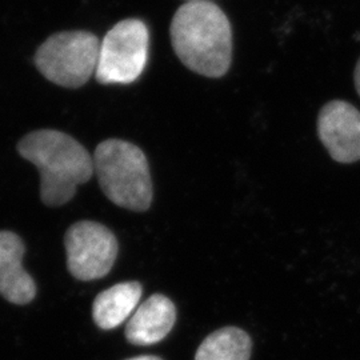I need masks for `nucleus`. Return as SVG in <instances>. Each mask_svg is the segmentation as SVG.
Returning <instances> with one entry per match:
<instances>
[{
    "instance_id": "obj_2",
    "label": "nucleus",
    "mask_w": 360,
    "mask_h": 360,
    "mask_svg": "<svg viewBox=\"0 0 360 360\" xmlns=\"http://www.w3.org/2000/svg\"><path fill=\"white\" fill-rule=\"evenodd\" d=\"M18 151L40 172V198L46 206H63L77 193V186L91 179L94 158L83 144L56 129L27 134Z\"/></svg>"
},
{
    "instance_id": "obj_13",
    "label": "nucleus",
    "mask_w": 360,
    "mask_h": 360,
    "mask_svg": "<svg viewBox=\"0 0 360 360\" xmlns=\"http://www.w3.org/2000/svg\"><path fill=\"white\" fill-rule=\"evenodd\" d=\"M126 360H163L159 356H153V355H142V356H135V358H129Z\"/></svg>"
},
{
    "instance_id": "obj_11",
    "label": "nucleus",
    "mask_w": 360,
    "mask_h": 360,
    "mask_svg": "<svg viewBox=\"0 0 360 360\" xmlns=\"http://www.w3.org/2000/svg\"><path fill=\"white\" fill-rule=\"evenodd\" d=\"M251 352L250 335L238 327H224L207 336L195 360H250Z\"/></svg>"
},
{
    "instance_id": "obj_7",
    "label": "nucleus",
    "mask_w": 360,
    "mask_h": 360,
    "mask_svg": "<svg viewBox=\"0 0 360 360\" xmlns=\"http://www.w3.org/2000/svg\"><path fill=\"white\" fill-rule=\"evenodd\" d=\"M319 139L335 162L360 160V111L345 101L324 104L318 116Z\"/></svg>"
},
{
    "instance_id": "obj_3",
    "label": "nucleus",
    "mask_w": 360,
    "mask_h": 360,
    "mask_svg": "<svg viewBox=\"0 0 360 360\" xmlns=\"http://www.w3.org/2000/svg\"><path fill=\"white\" fill-rule=\"evenodd\" d=\"M94 172L104 195L116 206L135 212L153 203V180L148 160L132 143L108 139L94 153Z\"/></svg>"
},
{
    "instance_id": "obj_4",
    "label": "nucleus",
    "mask_w": 360,
    "mask_h": 360,
    "mask_svg": "<svg viewBox=\"0 0 360 360\" xmlns=\"http://www.w3.org/2000/svg\"><path fill=\"white\" fill-rule=\"evenodd\" d=\"M101 40L87 31L59 32L39 47L35 63L52 83L79 89L96 72Z\"/></svg>"
},
{
    "instance_id": "obj_8",
    "label": "nucleus",
    "mask_w": 360,
    "mask_h": 360,
    "mask_svg": "<svg viewBox=\"0 0 360 360\" xmlns=\"http://www.w3.org/2000/svg\"><path fill=\"white\" fill-rule=\"evenodd\" d=\"M25 252L20 236L0 231V295L18 306L28 304L37 295L35 281L22 264Z\"/></svg>"
},
{
    "instance_id": "obj_14",
    "label": "nucleus",
    "mask_w": 360,
    "mask_h": 360,
    "mask_svg": "<svg viewBox=\"0 0 360 360\" xmlns=\"http://www.w3.org/2000/svg\"><path fill=\"white\" fill-rule=\"evenodd\" d=\"M186 1H210V0H186Z\"/></svg>"
},
{
    "instance_id": "obj_10",
    "label": "nucleus",
    "mask_w": 360,
    "mask_h": 360,
    "mask_svg": "<svg viewBox=\"0 0 360 360\" xmlns=\"http://www.w3.org/2000/svg\"><path fill=\"white\" fill-rule=\"evenodd\" d=\"M142 284L124 282L104 290L95 297L92 306V318L102 330H112L126 322L135 312L141 297Z\"/></svg>"
},
{
    "instance_id": "obj_5",
    "label": "nucleus",
    "mask_w": 360,
    "mask_h": 360,
    "mask_svg": "<svg viewBox=\"0 0 360 360\" xmlns=\"http://www.w3.org/2000/svg\"><path fill=\"white\" fill-rule=\"evenodd\" d=\"M150 34L144 22L126 19L101 41L95 77L102 84H129L142 75L148 58Z\"/></svg>"
},
{
    "instance_id": "obj_1",
    "label": "nucleus",
    "mask_w": 360,
    "mask_h": 360,
    "mask_svg": "<svg viewBox=\"0 0 360 360\" xmlns=\"http://www.w3.org/2000/svg\"><path fill=\"white\" fill-rule=\"evenodd\" d=\"M171 43L180 62L207 77L227 74L232 58L231 25L212 1H186L174 15Z\"/></svg>"
},
{
    "instance_id": "obj_12",
    "label": "nucleus",
    "mask_w": 360,
    "mask_h": 360,
    "mask_svg": "<svg viewBox=\"0 0 360 360\" xmlns=\"http://www.w3.org/2000/svg\"><path fill=\"white\" fill-rule=\"evenodd\" d=\"M355 87H356V91H358V94H359L360 96V59L358 60V65H356V68H355Z\"/></svg>"
},
{
    "instance_id": "obj_9",
    "label": "nucleus",
    "mask_w": 360,
    "mask_h": 360,
    "mask_svg": "<svg viewBox=\"0 0 360 360\" xmlns=\"http://www.w3.org/2000/svg\"><path fill=\"white\" fill-rule=\"evenodd\" d=\"M176 322V309L167 296L155 294L135 309L126 327L134 346H151L167 336Z\"/></svg>"
},
{
    "instance_id": "obj_6",
    "label": "nucleus",
    "mask_w": 360,
    "mask_h": 360,
    "mask_svg": "<svg viewBox=\"0 0 360 360\" xmlns=\"http://www.w3.org/2000/svg\"><path fill=\"white\" fill-rule=\"evenodd\" d=\"M65 245L68 271L82 282L104 278L114 267L119 251L112 231L91 220L72 224L65 232Z\"/></svg>"
}]
</instances>
